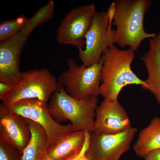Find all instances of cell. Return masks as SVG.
Segmentation results:
<instances>
[{"label":"cell","instance_id":"obj_18","mask_svg":"<svg viewBox=\"0 0 160 160\" xmlns=\"http://www.w3.org/2000/svg\"><path fill=\"white\" fill-rule=\"evenodd\" d=\"M55 3L50 1L46 5L39 9L29 19L28 23L34 29L38 26L51 20L54 16Z\"/></svg>","mask_w":160,"mask_h":160},{"label":"cell","instance_id":"obj_19","mask_svg":"<svg viewBox=\"0 0 160 160\" xmlns=\"http://www.w3.org/2000/svg\"><path fill=\"white\" fill-rule=\"evenodd\" d=\"M0 160H23V153L15 147L0 139Z\"/></svg>","mask_w":160,"mask_h":160},{"label":"cell","instance_id":"obj_14","mask_svg":"<svg viewBox=\"0 0 160 160\" xmlns=\"http://www.w3.org/2000/svg\"><path fill=\"white\" fill-rule=\"evenodd\" d=\"M86 132H73L60 140L48 152L54 160H71L78 156L84 146Z\"/></svg>","mask_w":160,"mask_h":160},{"label":"cell","instance_id":"obj_11","mask_svg":"<svg viewBox=\"0 0 160 160\" xmlns=\"http://www.w3.org/2000/svg\"><path fill=\"white\" fill-rule=\"evenodd\" d=\"M31 132L26 118L0 105V139L21 153L29 143Z\"/></svg>","mask_w":160,"mask_h":160},{"label":"cell","instance_id":"obj_15","mask_svg":"<svg viewBox=\"0 0 160 160\" xmlns=\"http://www.w3.org/2000/svg\"><path fill=\"white\" fill-rule=\"evenodd\" d=\"M26 119L31 129V137L23 152V160H43L48 153L46 132L39 124Z\"/></svg>","mask_w":160,"mask_h":160},{"label":"cell","instance_id":"obj_7","mask_svg":"<svg viewBox=\"0 0 160 160\" xmlns=\"http://www.w3.org/2000/svg\"><path fill=\"white\" fill-rule=\"evenodd\" d=\"M106 12H96L85 37L84 49L79 50L82 64L87 67L98 63L106 49L115 44L116 31L112 28Z\"/></svg>","mask_w":160,"mask_h":160},{"label":"cell","instance_id":"obj_21","mask_svg":"<svg viewBox=\"0 0 160 160\" xmlns=\"http://www.w3.org/2000/svg\"><path fill=\"white\" fill-rule=\"evenodd\" d=\"M144 158L145 160H160V148L150 151Z\"/></svg>","mask_w":160,"mask_h":160},{"label":"cell","instance_id":"obj_5","mask_svg":"<svg viewBox=\"0 0 160 160\" xmlns=\"http://www.w3.org/2000/svg\"><path fill=\"white\" fill-rule=\"evenodd\" d=\"M102 56L99 62L87 67L78 65L72 58L67 60L68 69L62 73L57 80L59 84L71 97L79 100L88 95L98 96L100 84V72L103 64Z\"/></svg>","mask_w":160,"mask_h":160},{"label":"cell","instance_id":"obj_13","mask_svg":"<svg viewBox=\"0 0 160 160\" xmlns=\"http://www.w3.org/2000/svg\"><path fill=\"white\" fill-rule=\"evenodd\" d=\"M148 51L141 58L146 67L148 76L145 81L149 90L160 106V32L149 40Z\"/></svg>","mask_w":160,"mask_h":160},{"label":"cell","instance_id":"obj_6","mask_svg":"<svg viewBox=\"0 0 160 160\" xmlns=\"http://www.w3.org/2000/svg\"><path fill=\"white\" fill-rule=\"evenodd\" d=\"M12 111L40 125L47 138L48 152L64 138L73 132L71 124L62 125L51 116L47 102L36 98L20 100L9 108Z\"/></svg>","mask_w":160,"mask_h":160},{"label":"cell","instance_id":"obj_20","mask_svg":"<svg viewBox=\"0 0 160 160\" xmlns=\"http://www.w3.org/2000/svg\"><path fill=\"white\" fill-rule=\"evenodd\" d=\"M89 135V133L86 132V139L82 151L78 156L71 160H90L85 155V151L88 145Z\"/></svg>","mask_w":160,"mask_h":160},{"label":"cell","instance_id":"obj_3","mask_svg":"<svg viewBox=\"0 0 160 160\" xmlns=\"http://www.w3.org/2000/svg\"><path fill=\"white\" fill-rule=\"evenodd\" d=\"M49 99V113L57 122L70 121L73 132H94L98 96L88 95L76 99L69 96L60 85L59 90L52 93Z\"/></svg>","mask_w":160,"mask_h":160},{"label":"cell","instance_id":"obj_1","mask_svg":"<svg viewBox=\"0 0 160 160\" xmlns=\"http://www.w3.org/2000/svg\"><path fill=\"white\" fill-rule=\"evenodd\" d=\"M102 57L99 95L104 99L118 100L122 89L128 85H140L147 89L145 81L139 79L131 69L135 57L131 49L120 50L114 45L106 49Z\"/></svg>","mask_w":160,"mask_h":160},{"label":"cell","instance_id":"obj_8","mask_svg":"<svg viewBox=\"0 0 160 160\" xmlns=\"http://www.w3.org/2000/svg\"><path fill=\"white\" fill-rule=\"evenodd\" d=\"M96 11L94 4L72 8L66 14L57 29L56 38L59 43L83 49L85 37L92 23Z\"/></svg>","mask_w":160,"mask_h":160},{"label":"cell","instance_id":"obj_12","mask_svg":"<svg viewBox=\"0 0 160 160\" xmlns=\"http://www.w3.org/2000/svg\"><path fill=\"white\" fill-rule=\"evenodd\" d=\"M94 132L103 134L119 133L131 127L124 108L118 100L104 99L96 111Z\"/></svg>","mask_w":160,"mask_h":160},{"label":"cell","instance_id":"obj_4","mask_svg":"<svg viewBox=\"0 0 160 160\" xmlns=\"http://www.w3.org/2000/svg\"><path fill=\"white\" fill-rule=\"evenodd\" d=\"M60 86L57 79L48 70L34 69L22 72L18 83L12 86L1 100L9 108L25 99L36 98L47 102Z\"/></svg>","mask_w":160,"mask_h":160},{"label":"cell","instance_id":"obj_23","mask_svg":"<svg viewBox=\"0 0 160 160\" xmlns=\"http://www.w3.org/2000/svg\"><path fill=\"white\" fill-rule=\"evenodd\" d=\"M43 160H54L51 158L48 155V154L45 156Z\"/></svg>","mask_w":160,"mask_h":160},{"label":"cell","instance_id":"obj_9","mask_svg":"<svg viewBox=\"0 0 160 160\" xmlns=\"http://www.w3.org/2000/svg\"><path fill=\"white\" fill-rule=\"evenodd\" d=\"M132 127L119 133H90L88 145L85 153L90 160H119L128 151L137 131Z\"/></svg>","mask_w":160,"mask_h":160},{"label":"cell","instance_id":"obj_10","mask_svg":"<svg viewBox=\"0 0 160 160\" xmlns=\"http://www.w3.org/2000/svg\"><path fill=\"white\" fill-rule=\"evenodd\" d=\"M29 36L21 30L13 37L0 41V82L13 86L19 81L20 55Z\"/></svg>","mask_w":160,"mask_h":160},{"label":"cell","instance_id":"obj_2","mask_svg":"<svg viewBox=\"0 0 160 160\" xmlns=\"http://www.w3.org/2000/svg\"><path fill=\"white\" fill-rule=\"evenodd\" d=\"M115 12L112 25L116 27L115 44L128 46L134 52L142 41L157 35L148 33L144 27V16L152 5L150 0H115Z\"/></svg>","mask_w":160,"mask_h":160},{"label":"cell","instance_id":"obj_17","mask_svg":"<svg viewBox=\"0 0 160 160\" xmlns=\"http://www.w3.org/2000/svg\"><path fill=\"white\" fill-rule=\"evenodd\" d=\"M28 21L29 19L22 15L15 19L2 21L0 23V41L15 36L27 24Z\"/></svg>","mask_w":160,"mask_h":160},{"label":"cell","instance_id":"obj_16","mask_svg":"<svg viewBox=\"0 0 160 160\" xmlns=\"http://www.w3.org/2000/svg\"><path fill=\"white\" fill-rule=\"evenodd\" d=\"M160 148V117L156 116L140 132L133 150L138 156L144 158L150 151Z\"/></svg>","mask_w":160,"mask_h":160},{"label":"cell","instance_id":"obj_22","mask_svg":"<svg viewBox=\"0 0 160 160\" xmlns=\"http://www.w3.org/2000/svg\"><path fill=\"white\" fill-rule=\"evenodd\" d=\"M11 86L7 84L0 82V99L1 100L5 94L11 89Z\"/></svg>","mask_w":160,"mask_h":160}]
</instances>
